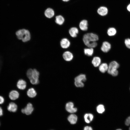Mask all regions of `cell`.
<instances>
[{"label": "cell", "instance_id": "9c48e42d", "mask_svg": "<svg viewBox=\"0 0 130 130\" xmlns=\"http://www.w3.org/2000/svg\"><path fill=\"white\" fill-rule=\"evenodd\" d=\"M63 57L66 61H69L72 60L73 58V54L70 52L66 51L63 54Z\"/></svg>", "mask_w": 130, "mask_h": 130}, {"label": "cell", "instance_id": "d6986e66", "mask_svg": "<svg viewBox=\"0 0 130 130\" xmlns=\"http://www.w3.org/2000/svg\"><path fill=\"white\" fill-rule=\"evenodd\" d=\"M93 115L91 113H86L84 116L85 121L87 123H89L91 122L93 120Z\"/></svg>", "mask_w": 130, "mask_h": 130}, {"label": "cell", "instance_id": "2e32d148", "mask_svg": "<svg viewBox=\"0 0 130 130\" xmlns=\"http://www.w3.org/2000/svg\"><path fill=\"white\" fill-rule=\"evenodd\" d=\"M101 60L100 58L97 56L93 58L92 61V63L94 66L97 67L100 65Z\"/></svg>", "mask_w": 130, "mask_h": 130}, {"label": "cell", "instance_id": "6da1fadb", "mask_svg": "<svg viewBox=\"0 0 130 130\" xmlns=\"http://www.w3.org/2000/svg\"><path fill=\"white\" fill-rule=\"evenodd\" d=\"M99 39L98 37L96 34L92 33H88L85 34L83 37V41L84 44L88 47L94 48L97 46L96 41Z\"/></svg>", "mask_w": 130, "mask_h": 130}, {"label": "cell", "instance_id": "cb8c5ba5", "mask_svg": "<svg viewBox=\"0 0 130 130\" xmlns=\"http://www.w3.org/2000/svg\"><path fill=\"white\" fill-rule=\"evenodd\" d=\"M84 52L85 55L89 56H91L93 53L94 49L91 48H85L84 49Z\"/></svg>", "mask_w": 130, "mask_h": 130}, {"label": "cell", "instance_id": "d4e9b609", "mask_svg": "<svg viewBox=\"0 0 130 130\" xmlns=\"http://www.w3.org/2000/svg\"><path fill=\"white\" fill-rule=\"evenodd\" d=\"M117 32L116 29L113 27L109 28L107 31V34L109 36H112L115 35Z\"/></svg>", "mask_w": 130, "mask_h": 130}, {"label": "cell", "instance_id": "9a60e30c", "mask_svg": "<svg viewBox=\"0 0 130 130\" xmlns=\"http://www.w3.org/2000/svg\"><path fill=\"white\" fill-rule=\"evenodd\" d=\"M67 119L71 124H74L77 122L78 117L76 115L73 114H72L68 116Z\"/></svg>", "mask_w": 130, "mask_h": 130}, {"label": "cell", "instance_id": "d590c367", "mask_svg": "<svg viewBox=\"0 0 130 130\" xmlns=\"http://www.w3.org/2000/svg\"><path fill=\"white\" fill-rule=\"evenodd\" d=\"M122 130L121 129H117V130Z\"/></svg>", "mask_w": 130, "mask_h": 130}, {"label": "cell", "instance_id": "4316f807", "mask_svg": "<svg viewBox=\"0 0 130 130\" xmlns=\"http://www.w3.org/2000/svg\"><path fill=\"white\" fill-rule=\"evenodd\" d=\"M33 69H29L26 72V75L28 78L30 79L32 78Z\"/></svg>", "mask_w": 130, "mask_h": 130}, {"label": "cell", "instance_id": "e575fe53", "mask_svg": "<svg viewBox=\"0 0 130 130\" xmlns=\"http://www.w3.org/2000/svg\"><path fill=\"white\" fill-rule=\"evenodd\" d=\"M64 2H68L70 0H62Z\"/></svg>", "mask_w": 130, "mask_h": 130}, {"label": "cell", "instance_id": "7c38bea8", "mask_svg": "<svg viewBox=\"0 0 130 130\" xmlns=\"http://www.w3.org/2000/svg\"><path fill=\"white\" fill-rule=\"evenodd\" d=\"M7 108L8 110L10 112H15L17 110V106L15 103L11 102L9 104Z\"/></svg>", "mask_w": 130, "mask_h": 130}, {"label": "cell", "instance_id": "5b68a950", "mask_svg": "<svg viewBox=\"0 0 130 130\" xmlns=\"http://www.w3.org/2000/svg\"><path fill=\"white\" fill-rule=\"evenodd\" d=\"M33 110V108L32 104L30 103H29L24 108L21 110V111L23 113L29 115L32 113Z\"/></svg>", "mask_w": 130, "mask_h": 130}, {"label": "cell", "instance_id": "7a4b0ae2", "mask_svg": "<svg viewBox=\"0 0 130 130\" xmlns=\"http://www.w3.org/2000/svg\"><path fill=\"white\" fill-rule=\"evenodd\" d=\"M16 35L19 39L21 40L23 42L29 41L31 39V34L29 31L27 30L23 29L17 31Z\"/></svg>", "mask_w": 130, "mask_h": 130}, {"label": "cell", "instance_id": "ffe728a7", "mask_svg": "<svg viewBox=\"0 0 130 130\" xmlns=\"http://www.w3.org/2000/svg\"><path fill=\"white\" fill-rule=\"evenodd\" d=\"M28 96L31 98L35 97L37 95V93L35 89L33 88L29 89L27 92Z\"/></svg>", "mask_w": 130, "mask_h": 130}, {"label": "cell", "instance_id": "5bb4252c", "mask_svg": "<svg viewBox=\"0 0 130 130\" xmlns=\"http://www.w3.org/2000/svg\"><path fill=\"white\" fill-rule=\"evenodd\" d=\"M19 95V92L17 91L12 90L10 92L9 97L11 100H14L18 98Z\"/></svg>", "mask_w": 130, "mask_h": 130}, {"label": "cell", "instance_id": "d6a6232c", "mask_svg": "<svg viewBox=\"0 0 130 130\" xmlns=\"http://www.w3.org/2000/svg\"><path fill=\"white\" fill-rule=\"evenodd\" d=\"M3 110L1 107H0V117L3 115Z\"/></svg>", "mask_w": 130, "mask_h": 130}, {"label": "cell", "instance_id": "4dcf8cb0", "mask_svg": "<svg viewBox=\"0 0 130 130\" xmlns=\"http://www.w3.org/2000/svg\"><path fill=\"white\" fill-rule=\"evenodd\" d=\"M84 130H93L92 127L90 126H86L84 128Z\"/></svg>", "mask_w": 130, "mask_h": 130}, {"label": "cell", "instance_id": "484cf974", "mask_svg": "<svg viewBox=\"0 0 130 130\" xmlns=\"http://www.w3.org/2000/svg\"><path fill=\"white\" fill-rule=\"evenodd\" d=\"M96 110L98 113L100 114L103 113L105 110L104 106L102 104H99L96 107Z\"/></svg>", "mask_w": 130, "mask_h": 130}, {"label": "cell", "instance_id": "52a82bcc", "mask_svg": "<svg viewBox=\"0 0 130 130\" xmlns=\"http://www.w3.org/2000/svg\"><path fill=\"white\" fill-rule=\"evenodd\" d=\"M97 12L100 15L104 16L107 15L108 12L107 8L104 6H101L98 9Z\"/></svg>", "mask_w": 130, "mask_h": 130}, {"label": "cell", "instance_id": "f1b7e54d", "mask_svg": "<svg viewBox=\"0 0 130 130\" xmlns=\"http://www.w3.org/2000/svg\"><path fill=\"white\" fill-rule=\"evenodd\" d=\"M124 44L127 47L130 49V39H126L124 40Z\"/></svg>", "mask_w": 130, "mask_h": 130}, {"label": "cell", "instance_id": "83f0119b", "mask_svg": "<svg viewBox=\"0 0 130 130\" xmlns=\"http://www.w3.org/2000/svg\"><path fill=\"white\" fill-rule=\"evenodd\" d=\"M74 83L75 84L77 87H81L84 86V84L83 82L75 81Z\"/></svg>", "mask_w": 130, "mask_h": 130}, {"label": "cell", "instance_id": "e0dca14e", "mask_svg": "<svg viewBox=\"0 0 130 130\" xmlns=\"http://www.w3.org/2000/svg\"><path fill=\"white\" fill-rule=\"evenodd\" d=\"M54 13L53 10L51 8H48L45 11V14L46 16L48 18L52 17L54 15Z\"/></svg>", "mask_w": 130, "mask_h": 130}, {"label": "cell", "instance_id": "ba28073f", "mask_svg": "<svg viewBox=\"0 0 130 130\" xmlns=\"http://www.w3.org/2000/svg\"><path fill=\"white\" fill-rule=\"evenodd\" d=\"M60 43L61 47L64 49L68 48L70 45V41L66 38H64L62 39L60 41Z\"/></svg>", "mask_w": 130, "mask_h": 130}, {"label": "cell", "instance_id": "8fae6325", "mask_svg": "<svg viewBox=\"0 0 130 130\" xmlns=\"http://www.w3.org/2000/svg\"><path fill=\"white\" fill-rule=\"evenodd\" d=\"M17 86L18 88L20 89L24 90L26 87V82L24 80L20 79L17 82Z\"/></svg>", "mask_w": 130, "mask_h": 130}, {"label": "cell", "instance_id": "8992f818", "mask_svg": "<svg viewBox=\"0 0 130 130\" xmlns=\"http://www.w3.org/2000/svg\"><path fill=\"white\" fill-rule=\"evenodd\" d=\"M111 47V45L109 42L105 41L103 43L101 49L103 52L107 53L110 50Z\"/></svg>", "mask_w": 130, "mask_h": 130}, {"label": "cell", "instance_id": "1f68e13d", "mask_svg": "<svg viewBox=\"0 0 130 130\" xmlns=\"http://www.w3.org/2000/svg\"><path fill=\"white\" fill-rule=\"evenodd\" d=\"M4 101V99L3 97L0 96V104H3Z\"/></svg>", "mask_w": 130, "mask_h": 130}, {"label": "cell", "instance_id": "f546056e", "mask_svg": "<svg viewBox=\"0 0 130 130\" xmlns=\"http://www.w3.org/2000/svg\"><path fill=\"white\" fill-rule=\"evenodd\" d=\"M125 124L126 125L128 126L130 125V116L128 117L126 119ZM129 130H130V127L129 128Z\"/></svg>", "mask_w": 130, "mask_h": 130}, {"label": "cell", "instance_id": "7402d4cb", "mask_svg": "<svg viewBox=\"0 0 130 130\" xmlns=\"http://www.w3.org/2000/svg\"><path fill=\"white\" fill-rule=\"evenodd\" d=\"M39 75V72L36 69H33L32 77L30 80L39 81L38 79Z\"/></svg>", "mask_w": 130, "mask_h": 130}, {"label": "cell", "instance_id": "3957f363", "mask_svg": "<svg viewBox=\"0 0 130 130\" xmlns=\"http://www.w3.org/2000/svg\"><path fill=\"white\" fill-rule=\"evenodd\" d=\"M119 66V64L116 61H111L108 65V73L113 76H117L118 74L117 69Z\"/></svg>", "mask_w": 130, "mask_h": 130}, {"label": "cell", "instance_id": "603a6c76", "mask_svg": "<svg viewBox=\"0 0 130 130\" xmlns=\"http://www.w3.org/2000/svg\"><path fill=\"white\" fill-rule=\"evenodd\" d=\"M74 80L75 81L80 82H84L86 80V76L84 74H80L76 77Z\"/></svg>", "mask_w": 130, "mask_h": 130}, {"label": "cell", "instance_id": "277c9868", "mask_svg": "<svg viewBox=\"0 0 130 130\" xmlns=\"http://www.w3.org/2000/svg\"><path fill=\"white\" fill-rule=\"evenodd\" d=\"M65 109L67 111L71 113L76 112L77 110V108L74 107V104L72 102H69L66 104Z\"/></svg>", "mask_w": 130, "mask_h": 130}, {"label": "cell", "instance_id": "836d02e7", "mask_svg": "<svg viewBox=\"0 0 130 130\" xmlns=\"http://www.w3.org/2000/svg\"><path fill=\"white\" fill-rule=\"evenodd\" d=\"M127 10L130 12V3L127 6Z\"/></svg>", "mask_w": 130, "mask_h": 130}, {"label": "cell", "instance_id": "4fadbf2b", "mask_svg": "<svg viewBox=\"0 0 130 130\" xmlns=\"http://www.w3.org/2000/svg\"><path fill=\"white\" fill-rule=\"evenodd\" d=\"M69 33L70 35L72 37H76L78 33V29L75 27L71 28L69 30Z\"/></svg>", "mask_w": 130, "mask_h": 130}, {"label": "cell", "instance_id": "ac0fdd59", "mask_svg": "<svg viewBox=\"0 0 130 130\" xmlns=\"http://www.w3.org/2000/svg\"><path fill=\"white\" fill-rule=\"evenodd\" d=\"M108 68V65L106 63H103L99 65V69L102 73H104L107 71Z\"/></svg>", "mask_w": 130, "mask_h": 130}, {"label": "cell", "instance_id": "30bf717a", "mask_svg": "<svg viewBox=\"0 0 130 130\" xmlns=\"http://www.w3.org/2000/svg\"><path fill=\"white\" fill-rule=\"evenodd\" d=\"M79 26L80 29L83 31H86L88 29V22L87 20H84L79 23Z\"/></svg>", "mask_w": 130, "mask_h": 130}, {"label": "cell", "instance_id": "44dd1931", "mask_svg": "<svg viewBox=\"0 0 130 130\" xmlns=\"http://www.w3.org/2000/svg\"><path fill=\"white\" fill-rule=\"evenodd\" d=\"M64 21V18L62 16L59 15L56 17L55 22L57 24L59 25H62Z\"/></svg>", "mask_w": 130, "mask_h": 130}, {"label": "cell", "instance_id": "8d00e7d4", "mask_svg": "<svg viewBox=\"0 0 130 130\" xmlns=\"http://www.w3.org/2000/svg\"></svg>", "mask_w": 130, "mask_h": 130}]
</instances>
